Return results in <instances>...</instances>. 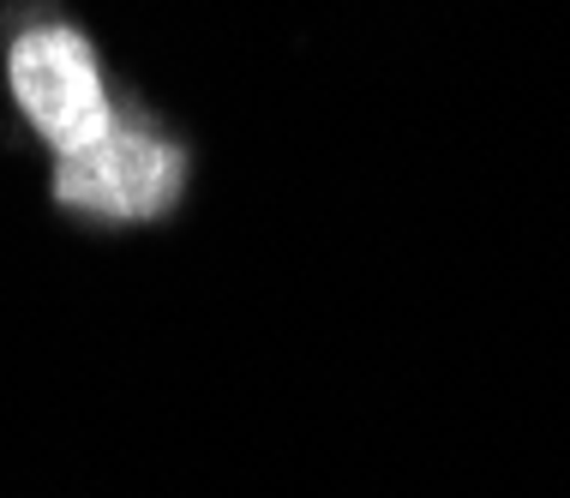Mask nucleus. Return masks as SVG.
<instances>
[{"mask_svg": "<svg viewBox=\"0 0 570 498\" xmlns=\"http://www.w3.org/2000/svg\"><path fill=\"white\" fill-rule=\"evenodd\" d=\"M7 85L19 115L30 120V133L67 157V150L90 145L115 127V102L102 85V60L90 49V37L79 25H30L12 37L7 49Z\"/></svg>", "mask_w": 570, "mask_h": 498, "instance_id": "f257e3e1", "label": "nucleus"}, {"mask_svg": "<svg viewBox=\"0 0 570 498\" xmlns=\"http://www.w3.org/2000/svg\"><path fill=\"white\" fill-rule=\"evenodd\" d=\"M187 193V150L175 138L120 120L90 145L55 157V198L102 223H157Z\"/></svg>", "mask_w": 570, "mask_h": 498, "instance_id": "f03ea898", "label": "nucleus"}]
</instances>
